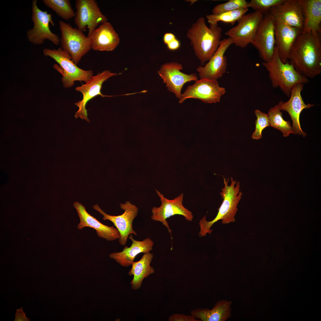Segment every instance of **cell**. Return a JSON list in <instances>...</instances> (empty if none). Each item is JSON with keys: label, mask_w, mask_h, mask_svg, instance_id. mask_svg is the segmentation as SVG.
<instances>
[{"label": "cell", "mask_w": 321, "mask_h": 321, "mask_svg": "<svg viewBox=\"0 0 321 321\" xmlns=\"http://www.w3.org/2000/svg\"><path fill=\"white\" fill-rule=\"evenodd\" d=\"M248 10V8H244L217 14L207 15L206 18L209 24L218 23L219 21H222L233 25L245 14Z\"/></svg>", "instance_id": "28"}, {"label": "cell", "mask_w": 321, "mask_h": 321, "mask_svg": "<svg viewBox=\"0 0 321 321\" xmlns=\"http://www.w3.org/2000/svg\"><path fill=\"white\" fill-rule=\"evenodd\" d=\"M176 38V37L174 34L171 33H166L163 36V42L167 45Z\"/></svg>", "instance_id": "35"}, {"label": "cell", "mask_w": 321, "mask_h": 321, "mask_svg": "<svg viewBox=\"0 0 321 321\" xmlns=\"http://www.w3.org/2000/svg\"><path fill=\"white\" fill-rule=\"evenodd\" d=\"M59 23L61 32V47L70 55L77 65L92 49L90 39L83 32L73 27L69 23L62 21H59Z\"/></svg>", "instance_id": "6"}, {"label": "cell", "mask_w": 321, "mask_h": 321, "mask_svg": "<svg viewBox=\"0 0 321 321\" xmlns=\"http://www.w3.org/2000/svg\"><path fill=\"white\" fill-rule=\"evenodd\" d=\"M269 12L274 21L303 31L304 19L298 0H284L281 3L272 7Z\"/></svg>", "instance_id": "18"}, {"label": "cell", "mask_w": 321, "mask_h": 321, "mask_svg": "<svg viewBox=\"0 0 321 321\" xmlns=\"http://www.w3.org/2000/svg\"><path fill=\"white\" fill-rule=\"evenodd\" d=\"M321 34L301 32L291 48L289 59L299 73L313 78L321 73Z\"/></svg>", "instance_id": "1"}, {"label": "cell", "mask_w": 321, "mask_h": 321, "mask_svg": "<svg viewBox=\"0 0 321 321\" xmlns=\"http://www.w3.org/2000/svg\"><path fill=\"white\" fill-rule=\"evenodd\" d=\"M45 5L62 19L68 20L75 18V13L69 0H43Z\"/></svg>", "instance_id": "27"}, {"label": "cell", "mask_w": 321, "mask_h": 321, "mask_svg": "<svg viewBox=\"0 0 321 321\" xmlns=\"http://www.w3.org/2000/svg\"><path fill=\"white\" fill-rule=\"evenodd\" d=\"M91 48L96 51H111L119 44L120 39L111 24L106 22L101 24L89 36Z\"/></svg>", "instance_id": "21"}, {"label": "cell", "mask_w": 321, "mask_h": 321, "mask_svg": "<svg viewBox=\"0 0 321 321\" xmlns=\"http://www.w3.org/2000/svg\"><path fill=\"white\" fill-rule=\"evenodd\" d=\"M248 2L245 0H230L226 2L218 4L215 6L212 10V14H217L225 12L248 8Z\"/></svg>", "instance_id": "29"}, {"label": "cell", "mask_w": 321, "mask_h": 321, "mask_svg": "<svg viewBox=\"0 0 321 321\" xmlns=\"http://www.w3.org/2000/svg\"><path fill=\"white\" fill-rule=\"evenodd\" d=\"M43 54L56 62L61 67L62 76V81L64 87H72L75 81L85 83L93 76L92 70H84L78 67L73 61L70 55L60 47L57 49H44Z\"/></svg>", "instance_id": "5"}, {"label": "cell", "mask_w": 321, "mask_h": 321, "mask_svg": "<svg viewBox=\"0 0 321 321\" xmlns=\"http://www.w3.org/2000/svg\"><path fill=\"white\" fill-rule=\"evenodd\" d=\"M274 21L275 46L281 61L285 63L289 59L294 43L302 31L297 28Z\"/></svg>", "instance_id": "20"}, {"label": "cell", "mask_w": 321, "mask_h": 321, "mask_svg": "<svg viewBox=\"0 0 321 321\" xmlns=\"http://www.w3.org/2000/svg\"><path fill=\"white\" fill-rule=\"evenodd\" d=\"M37 0H33L32 3L31 19L33 23L32 28L26 32L28 41L35 45H40L46 40H48L56 45L60 43V38L52 32L49 27L50 23L54 24L52 21V15L48 12L40 9L37 6Z\"/></svg>", "instance_id": "7"}, {"label": "cell", "mask_w": 321, "mask_h": 321, "mask_svg": "<svg viewBox=\"0 0 321 321\" xmlns=\"http://www.w3.org/2000/svg\"><path fill=\"white\" fill-rule=\"evenodd\" d=\"M251 44L258 51L264 62L270 60L275 45L274 21L269 12L264 15Z\"/></svg>", "instance_id": "14"}, {"label": "cell", "mask_w": 321, "mask_h": 321, "mask_svg": "<svg viewBox=\"0 0 321 321\" xmlns=\"http://www.w3.org/2000/svg\"><path fill=\"white\" fill-rule=\"evenodd\" d=\"M153 257V253H147L144 254L140 260L134 262L132 264V268L128 274L130 276H133V278L130 282L133 289H139L144 279L155 273L154 269L150 265Z\"/></svg>", "instance_id": "25"}, {"label": "cell", "mask_w": 321, "mask_h": 321, "mask_svg": "<svg viewBox=\"0 0 321 321\" xmlns=\"http://www.w3.org/2000/svg\"><path fill=\"white\" fill-rule=\"evenodd\" d=\"M179 40L176 38L167 45L168 48L171 50L174 51L178 49L180 46Z\"/></svg>", "instance_id": "34"}, {"label": "cell", "mask_w": 321, "mask_h": 321, "mask_svg": "<svg viewBox=\"0 0 321 321\" xmlns=\"http://www.w3.org/2000/svg\"><path fill=\"white\" fill-rule=\"evenodd\" d=\"M225 92V88L219 86L217 80L202 78L187 87L181 94L179 103H182L190 98L199 99L207 103L219 102Z\"/></svg>", "instance_id": "11"}, {"label": "cell", "mask_w": 321, "mask_h": 321, "mask_svg": "<svg viewBox=\"0 0 321 321\" xmlns=\"http://www.w3.org/2000/svg\"><path fill=\"white\" fill-rule=\"evenodd\" d=\"M73 205L76 210L80 221L77 228L81 229L85 227H89L95 229L97 235L108 241L119 239L120 234L118 230L114 226L104 225L90 215L85 207L81 203L76 202Z\"/></svg>", "instance_id": "19"}, {"label": "cell", "mask_w": 321, "mask_h": 321, "mask_svg": "<svg viewBox=\"0 0 321 321\" xmlns=\"http://www.w3.org/2000/svg\"><path fill=\"white\" fill-rule=\"evenodd\" d=\"M233 44L229 37L222 40L218 49L204 66H200L196 69L200 79L217 80L226 72L227 61L225 53L229 47Z\"/></svg>", "instance_id": "16"}, {"label": "cell", "mask_w": 321, "mask_h": 321, "mask_svg": "<svg viewBox=\"0 0 321 321\" xmlns=\"http://www.w3.org/2000/svg\"><path fill=\"white\" fill-rule=\"evenodd\" d=\"M298 1L304 19L302 32L312 31L321 34V0Z\"/></svg>", "instance_id": "23"}, {"label": "cell", "mask_w": 321, "mask_h": 321, "mask_svg": "<svg viewBox=\"0 0 321 321\" xmlns=\"http://www.w3.org/2000/svg\"><path fill=\"white\" fill-rule=\"evenodd\" d=\"M303 86L304 84L302 83L295 85L291 89L289 100L285 102L281 100L278 105L281 110L287 111L290 116L292 121L294 134L305 137L306 134L300 127V114L304 109L309 108L314 105L306 104L304 102L301 94Z\"/></svg>", "instance_id": "17"}, {"label": "cell", "mask_w": 321, "mask_h": 321, "mask_svg": "<svg viewBox=\"0 0 321 321\" xmlns=\"http://www.w3.org/2000/svg\"><path fill=\"white\" fill-rule=\"evenodd\" d=\"M254 113L257 119L255 122V130L252 133V138L258 140L262 138V131L266 128L270 126V122L268 114L258 109L255 110Z\"/></svg>", "instance_id": "30"}, {"label": "cell", "mask_w": 321, "mask_h": 321, "mask_svg": "<svg viewBox=\"0 0 321 321\" xmlns=\"http://www.w3.org/2000/svg\"><path fill=\"white\" fill-rule=\"evenodd\" d=\"M169 321H200L193 315L180 313H174L168 318Z\"/></svg>", "instance_id": "32"}, {"label": "cell", "mask_w": 321, "mask_h": 321, "mask_svg": "<svg viewBox=\"0 0 321 321\" xmlns=\"http://www.w3.org/2000/svg\"><path fill=\"white\" fill-rule=\"evenodd\" d=\"M120 206L124 212L122 214L117 216L107 214L97 204L94 205L93 208L103 215V220H108L113 223L120 234V237L118 239L119 243L121 246H125L130 235H137V233L133 229L132 225L134 219L137 215L138 208L129 201L124 204L121 203Z\"/></svg>", "instance_id": "12"}, {"label": "cell", "mask_w": 321, "mask_h": 321, "mask_svg": "<svg viewBox=\"0 0 321 321\" xmlns=\"http://www.w3.org/2000/svg\"><path fill=\"white\" fill-rule=\"evenodd\" d=\"M223 177L224 186L221 189L220 194L223 199V202L215 218L211 221L206 220L205 215L200 221L199 225L200 230L199 233V237L206 236L207 234H210L213 231L210 228L213 225L220 220H222L224 224L235 222V216L237 210L238 204L240 200L243 195L240 191V182L234 180L232 177L230 178L231 184L228 185L229 179H227Z\"/></svg>", "instance_id": "3"}, {"label": "cell", "mask_w": 321, "mask_h": 321, "mask_svg": "<svg viewBox=\"0 0 321 321\" xmlns=\"http://www.w3.org/2000/svg\"><path fill=\"white\" fill-rule=\"evenodd\" d=\"M262 64L269 72V76L274 88L279 87L288 97L291 89L295 84L307 83L309 80L298 72L292 65L287 61L283 63L275 46L273 56L270 61L263 62Z\"/></svg>", "instance_id": "4"}, {"label": "cell", "mask_w": 321, "mask_h": 321, "mask_svg": "<svg viewBox=\"0 0 321 321\" xmlns=\"http://www.w3.org/2000/svg\"><path fill=\"white\" fill-rule=\"evenodd\" d=\"M30 319L26 316V313L23 312L22 307L16 310L15 321H29Z\"/></svg>", "instance_id": "33"}, {"label": "cell", "mask_w": 321, "mask_h": 321, "mask_svg": "<svg viewBox=\"0 0 321 321\" xmlns=\"http://www.w3.org/2000/svg\"><path fill=\"white\" fill-rule=\"evenodd\" d=\"M232 301L222 300L217 302L211 309L197 308L190 314L200 321H225L231 316Z\"/></svg>", "instance_id": "24"}, {"label": "cell", "mask_w": 321, "mask_h": 321, "mask_svg": "<svg viewBox=\"0 0 321 321\" xmlns=\"http://www.w3.org/2000/svg\"><path fill=\"white\" fill-rule=\"evenodd\" d=\"M222 32L218 23L210 24L208 27L202 16L188 30L187 37L202 66L209 61L218 49L221 40Z\"/></svg>", "instance_id": "2"}, {"label": "cell", "mask_w": 321, "mask_h": 321, "mask_svg": "<svg viewBox=\"0 0 321 321\" xmlns=\"http://www.w3.org/2000/svg\"><path fill=\"white\" fill-rule=\"evenodd\" d=\"M186 1H187L188 2H190V5H191V4H193L197 0H186Z\"/></svg>", "instance_id": "36"}, {"label": "cell", "mask_w": 321, "mask_h": 321, "mask_svg": "<svg viewBox=\"0 0 321 321\" xmlns=\"http://www.w3.org/2000/svg\"><path fill=\"white\" fill-rule=\"evenodd\" d=\"M128 238L132 241L130 247L125 246L121 252L110 253L109 256L122 267H127L132 265L136 257L139 254L150 252L154 246L153 241L150 238L142 241L134 239L132 234Z\"/></svg>", "instance_id": "22"}, {"label": "cell", "mask_w": 321, "mask_h": 321, "mask_svg": "<svg viewBox=\"0 0 321 321\" xmlns=\"http://www.w3.org/2000/svg\"><path fill=\"white\" fill-rule=\"evenodd\" d=\"M76 10L74 21L77 28L82 32L88 30L89 36L99 24L107 22V18L101 12L95 0H76Z\"/></svg>", "instance_id": "9"}, {"label": "cell", "mask_w": 321, "mask_h": 321, "mask_svg": "<svg viewBox=\"0 0 321 321\" xmlns=\"http://www.w3.org/2000/svg\"><path fill=\"white\" fill-rule=\"evenodd\" d=\"M182 64L177 62L165 63L161 65L158 73L166 84L168 90L173 93L176 97L180 99L182 88L186 83L196 81L198 76L196 74H187L181 72Z\"/></svg>", "instance_id": "15"}, {"label": "cell", "mask_w": 321, "mask_h": 321, "mask_svg": "<svg viewBox=\"0 0 321 321\" xmlns=\"http://www.w3.org/2000/svg\"><path fill=\"white\" fill-rule=\"evenodd\" d=\"M284 0H251L248 2L247 7H251L255 11L265 15L269 12L272 7L281 3Z\"/></svg>", "instance_id": "31"}, {"label": "cell", "mask_w": 321, "mask_h": 321, "mask_svg": "<svg viewBox=\"0 0 321 321\" xmlns=\"http://www.w3.org/2000/svg\"><path fill=\"white\" fill-rule=\"evenodd\" d=\"M155 191L160 198L161 204L159 207H154L152 208V215L151 216L152 220L161 222L167 228L171 235L172 230L166 221L168 218L175 215H180L183 216L188 221H193L192 213L185 208L183 204L184 194L182 193L174 199L170 200L164 197L163 195L157 189H155Z\"/></svg>", "instance_id": "10"}, {"label": "cell", "mask_w": 321, "mask_h": 321, "mask_svg": "<svg viewBox=\"0 0 321 321\" xmlns=\"http://www.w3.org/2000/svg\"><path fill=\"white\" fill-rule=\"evenodd\" d=\"M270 122V126L281 131L283 136L287 137L290 133L294 134L292 127L289 121L284 120L282 112L278 105L271 108L268 114Z\"/></svg>", "instance_id": "26"}, {"label": "cell", "mask_w": 321, "mask_h": 321, "mask_svg": "<svg viewBox=\"0 0 321 321\" xmlns=\"http://www.w3.org/2000/svg\"><path fill=\"white\" fill-rule=\"evenodd\" d=\"M263 17V14L256 11L245 14L238 21V24L225 34L232 40L236 46L245 48L253 42Z\"/></svg>", "instance_id": "8"}, {"label": "cell", "mask_w": 321, "mask_h": 321, "mask_svg": "<svg viewBox=\"0 0 321 321\" xmlns=\"http://www.w3.org/2000/svg\"><path fill=\"white\" fill-rule=\"evenodd\" d=\"M121 74V73H112L109 70H104L96 75L92 76L90 80L84 84L76 87L75 90L82 94L83 98L81 100L75 103L79 108L74 115L75 118L79 117L89 122L87 117V111L86 108V103L98 95L102 97L113 96L104 95L101 93L102 84L110 77Z\"/></svg>", "instance_id": "13"}]
</instances>
